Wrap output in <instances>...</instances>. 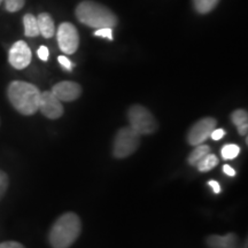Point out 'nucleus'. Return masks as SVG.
I'll return each mask as SVG.
<instances>
[{"instance_id": "1", "label": "nucleus", "mask_w": 248, "mask_h": 248, "mask_svg": "<svg viewBox=\"0 0 248 248\" xmlns=\"http://www.w3.org/2000/svg\"><path fill=\"white\" fill-rule=\"evenodd\" d=\"M40 93L36 85L23 80H13L7 88L9 102L24 116L35 115L38 111Z\"/></svg>"}, {"instance_id": "2", "label": "nucleus", "mask_w": 248, "mask_h": 248, "mask_svg": "<svg viewBox=\"0 0 248 248\" xmlns=\"http://www.w3.org/2000/svg\"><path fill=\"white\" fill-rule=\"evenodd\" d=\"M82 231L80 218L75 213L61 215L48 232V241L52 248H69L78 239Z\"/></svg>"}, {"instance_id": "3", "label": "nucleus", "mask_w": 248, "mask_h": 248, "mask_svg": "<svg viewBox=\"0 0 248 248\" xmlns=\"http://www.w3.org/2000/svg\"><path fill=\"white\" fill-rule=\"evenodd\" d=\"M75 13L79 22L90 28H114L117 24V16L109 8L92 0L78 4Z\"/></svg>"}, {"instance_id": "4", "label": "nucleus", "mask_w": 248, "mask_h": 248, "mask_svg": "<svg viewBox=\"0 0 248 248\" xmlns=\"http://www.w3.org/2000/svg\"><path fill=\"white\" fill-rule=\"evenodd\" d=\"M128 120L130 128L138 135L148 136L157 130V121L153 114L141 105H133L128 110Z\"/></svg>"}, {"instance_id": "5", "label": "nucleus", "mask_w": 248, "mask_h": 248, "mask_svg": "<svg viewBox=\"0 0 248 248\" xmlns=\"http://www.w3.org/2000/svg\"><path fill=\"white\" fill-rule=\"evenodd\" d=\"M140 135L130 126H124L117 131L113 142V155L116 159H125L135 153L140 145Z\"/></svg>"}, {"instance_id": "6", "label": "nucleus", "mask_w": 248, "mask_h": 248, "mask_svg": "<svg viewBox=\"0 0 248 248\" xmlns=\"http://www.w3.org/2000/svg\"><path fill=\"white\" fill-rule=\"evenodd\" d=\"M57 39L59 47L63 53L74 54L79 45L78 31L73 23L63 22L58 28Z\"/></svg>"}, {"instance_id": "7", "label": "nucleus", "mask_w": 248, "mask_h": 248, "mask_svg": "<svg viewBox=\"0 0 248 248\" xmlns=\"http://www.w3.org/2000/svg\"><path fill=\"white\" fill-rule=\"evenodd\" d=\"M217 121L214 117H203L195 122L187 133V142L192 146L203 144L210 137V133L216 128Z\"/></svg>"}, {"instance_id": "8", "label": "nucleus", "mask_w": 248, "mask_h": 248, "mask_svg": "<svg viewBox=\"0 0 248 248\" xmlns=\"http://www.w3.org/2000/svg\"><path fill=\"white\" fill-rule=\"evenodd\" d=\"M31 58H32L31 49L24 40H18L9 48L8 62L15 69H26L30 64Z\"/></svg>"}, {"instance_id": "9", "label": "nucleus", "mask_w": 248, "mask_h": 248, "mask_svg": "<svg viewBox=\"0 0 248 248\" xmlns=\"http://www.w3.org/2000/svg\"><path fill=\"white\" fill-rule=\"evenodd\" d=\"M38 110L49 120L60 119L64 111L61 101L51 91L40 93Z\"/></svg>"}, {"instance_id": "10", "label": "nucleus", "mask_w": 248, "mask_h": 248, "mask_svg": "<svg viewBox=\"0 0 248 248\" xmlns=\"http://www.w3.org/2000/svg\"><path fill=\"white\" fill-rule=\"evenodd\" d=\"M51 92L57 97L59 100L62 101H74L78 99L82 94V88L78 83L71 82V80H63V82L57 83Z\"/></svg>"}, {"instance_id": "11", "label": "nucleus", "mask_w": 248, "mask_h": 248, "mask_svg": "<svg viewBox=\"0 0 248 248\" xmlns=\"http://www.w3.org/2000/svg\"><path fill=\"white\" fill-rule=\"evenodd\" d=\"M206 244L209 248H239V238L235 233H230L225 235L212 234L206 239Z\"/></svg>"}, {"instance_id": "12", "label": "nucleus", "mask_w": 248, "mask_h": 248, "mask_svg": "<svg viewBox=\"0 0 248 248\" xmlns=\"http://www.w3.org/2000/svg\"><path fill=\"white\" fill-rule=\"evenodd\" d=\"M37 22H38L39 33L44 37V38H52V37L54 36V21L48 13H40L38 15V17H37Z\"/></svg>"}, {"instance_id": "13", "label": "nucleus", "mask_w": 248, "mask_h": 248, "mask_svg": "<svg viewBox=\"0 0 248 248\" xmlns=\"http://www.w3.org/2000/svg\"><path fill=\"white\" fill-rule=\"evenodd\" d=\"M231 121L232 123L237 126L238 132L240 136L247 135V128H248V114L247 110L245 109H235L232 111L231 114Z\"/></svg>"}, {"instance_id": "14", "label": "nucleus", "mask_w": 248, "mask_h": 248, "mask_svg": "<svg viewBox=\"0 0 248 248\" xmlns=\"http://www.w3.org/2000/svg\"><path fill=\"white\" fill-rule=\"evenodd\" d=\"M23 26H24V35L27 37H37L39 36V28L37 17L32 14H26L23 16Z\"/></svg>"}, {"instance_id": "15", "label": "nucleus", "mask_w": 248, "mask_h": 248, "mask_svg": "<svg viewBox=\"0 0 248 248\" xmlns=\"http://www.w3.org/2000/svg\"><path fill=\"white\" fill-rule=\"evenodd\" d=\"M209 153H210V147L208 145H204V144L198 145V146H195L194 150L191 152V154L188 155L187 157L188 163H190L191 166L197 167V164Z\"/></svg>"}, {"instance_id": "16", "label": "nucleus", "mask_w": 248, "mask_h": 248, "mask_svg": "<svg viewBox=\"0 0 248 248\" xmlns=\"http://www.w3.org/2000/svg\"><path fill=\"white\" fill-rule=\"evenodd\" d=\"M194 9L200 14L210 13L218 5L219 0H192Z\"/></svg>"}, {"instance_id": "17", "label": "nucleus", "mask_w": 248, "mask_h": 248, "mask_svg": "<svg viewBox=\"0 0 248 248\" xmlns=\"http://www.w3.org/2000/svg\"><path fill=\"white\" fill-rule=\"evenodd\" d=\"M217 164H218V157L216 155L209 153L197 164V168L201 172H207L210 171L213 168H215Z\"/></svg>"}, {"instance_id": "18", "label": "nucleus", "mask_w": 248, "mask_h": 248, "mask_svg": "<svg viewBox=\"0 0 248 248\" xmlns=\"http://www.w3.org/2000/svg\"><path fill=\"white\" fill-rule=\"evenodd\" d=\"M240 153V147L235 144L224 145L221 151L222 157L224 160H233Z\"/></svg>"}, {"instance_id": "19", "label": "nucleus", "mask_w": 248, "mask_h": 248, "mask_svg": "<svg viewBox=\"0 0 248 248\" xmlns=\"http://www.w3.org/2000/svg\"><path fill=\"white\" fill-rule=\"evenodd\" d=\"M4 2L6 11L9 13H15V12H18L23 8L26 0H4Z\"/></svg>"}, {"instance_id": "20", "label": "nucleus", "mask_w": 248, "mask_h": 248, "mask_svg": "<svg viewBox=\"0 0 248 248\" xmlns=\"http://www.w3.org/2000/svg\"><path fill=\"white\" fill-rule=\"evenodd\" d=\"M8 185H9L8 175L5 171H2V170H0V200L4 198L6 192H7Z\"/></svg>"}, {"instance_id": "21", "label": "nucleus", "mask_w": 248, "mask_h": 248, "mask_svg": "<svg viewBox=\"0 0 248 248\" xmlns=\"http://www.w3.org/2000/svg\"><path fill=\"white\" fill-rule=\"evenodd\" d=\"M94 36L113 40V28H101V29H97L94 31Z\"/></svg>"}, {"instance_id": "22", "label": "nucleus", "mask_w": 248, "mask_h": 248, "mask_svg": "<svg viewBox=\"0 0 248 248\" xmlns=\"http://www.w3.org/2000/svg\"><path fill=\"white\" fill-rule=\"evenodd\" d=\"M58 61H59V63H60L66 70H68V71L73 70L74 64H73V62L69 60V58L64 57V55H60V57L58 58Z\"/></svg>"}, {"instance_id": "23", "label": "nucleus", "mask_w": 248, "mask_h": 248, "mask_svg": "<svg viewBox=\"0 0 248 248\" xmlns=\"http://www.w3.org/2000/svg\"><path fill=\"white\" fill-rule=\"evenodd\" d=\"M37 55H38V58L42 61H47L48 60V55H49L48 48L44 45L40 46V47L38 48V51H37Z\"/></svg>"}, {"instance_id": "24", "label": "nucleus", "mask_w": 248, "mask_h": 248, "mask_svg": "<svg viewBox=\"0 0 248 248\" xmlns=\"http://www.w3.org/2000/svg\"><path fill=\"white\" fill-rule=\"evenodd\" d=\"M0 248H26V247H24L21 243H17V241L8 240L0 244Z\"/></svg>"}, {"instance_id": "25", "label": "nucleus", "mask_w": 248, "mask_h": 248, "mask_svg": "<svg viewBox=\"0 0 248 248\" xmlns=\"http://www.w3.org/2000/svg\"><path fill=\"white\" fill-rule=\"evenodd\" d=\"M225 136V131L223 129H214L212 133H210V138L213 139V140H219V139H222L223 137Z\"/></svg>"}, {"instance_id": "26", "label": "nucleus", "mask_w": 248, "mask_h": 248, "mask_svg": "<svg viewBox=\"0 0 248 248\" xmlns=\"http://www.w3.org/2000/svg\"><path fill=\"white\" fill-rule=\"evenodd\" d=\"M223 172H224L225 175L230 176V177H233V176H235V173H237L234 168H232L229 164H224V166H223Z\"/></svg>"}, {"instance_id": "27", "label": "nucleus", "mask_w": 248, "mask_h": 248, "mask_svg": "<svg viewBox=\"0 0 248 248\" xmlns=\"http://www.w3.org/2000/svg\"><path fill=\"white\" fill-rule=\"evenodd\" d=\"M208 185L210 186V187L213 188L214 193H219L221 192V186H219V183L216 182V181H209L208 182Z\"/></svg>"}, {"instance_id": "28", "label": "nucleus", "mask_w": 248, "mask_h": 248, "mask_svg": "<svg viewBox=\"0 0 248 248\" xmlns=\"http://www.w3.org/2000/svg\"><path fill=\"white\" fill-rule=\"evenodd\" d=\"M243 248H247V240L245 241V244H244V246H243Z\"/></svg>"}, {"instance_id": "29", "label": "nucleus", "mask_w": 248, "mask_h": 248, "mask_svg": "<svg viewBox=\"0 0 248 248\" xmlns=\"http://www.w3.org/2000/svg\"><path fill=\"white\" fill-rule=\"evenodd\" d=\"M2 1H4V0H0V5H1V4H2Z\"/></svg>"}]
</instances>
